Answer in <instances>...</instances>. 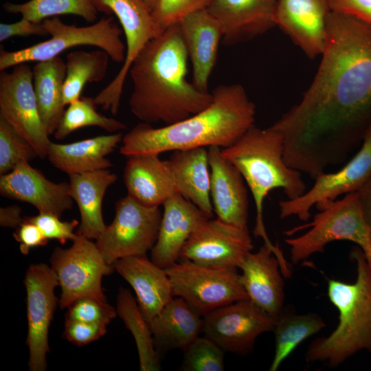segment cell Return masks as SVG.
<instances>
[{"mask_svg": "<svg viewBox=\"0 0 371 371\" xmlns=\"http://www.w3.org/2000/svg\"><path fill=\"white\" fill-rule=\"evenodd\" d=\"M157 154H139L127 157L123 181L127 195L149 207H159L178 193L177 181L170 161Z\"/></svg>", "mask_w": 371, "mask_h": 371, "instance_id": "44dd1931", "label": "cell"}, {"mask_svg": "<svg viewBox=\"0 0 371 371\" xmlns=\"http://www.w3.org/2000/svg\"><path fill=\"white\" fill-rule=\"evenodd\" d=\"M164 212L151 260L167 269L179 260L181 251L196 229L209 218L194 204L175 194L162 205Z\"/></svg>", "mask_w": 371, "mask_h": 371, "instance_id": "ffe728a7", "label": "cell"}, {"mask_svg": "<svg viewBox=\"0 0 371 371\" xmlns=\"http://www.w3.org/2000/svg\"><path fill=\"white\" fill-rule=\"evenodd\" d=\"M366 258L368 259V262L371 265V243H370V245L369 246L368 251V254L366 255Z\"/></svg>", "mask_w": 371, "mask_h": 371, "instance_id": "c3c4849f", "label": "cell"}, {"mask_svg": "<svg viewBox=\"0 0 371 371\" xmlns=\"http://www.w3.org/2000/svg\"><path fill=\"white\" fill-rule=\"evenodd\" d=\"M370 124L371 26L331 11L311 86L271 127L283 138L286 164L315 179L361 147Z\"/></svg>", "mask_w": 371, "mask_h": 371, "instance_id": "6da1fadb", "label": "cell"}, {"mask_svg": "<svg viewBox=\"0 0 371 371\" xmlns=\"http://www.w3.org/2000/svg\"><path fill=\"white\" fill-rule=\"evenodd\" d=\"M212 0H157L151 11L159 34L195 12L207 9Z\"/></svg>", "mask_w": 371, "mask_h": 371, "instance_id": "74e56055", "label": "cell"}, {"mask_svg": "<svg viewBox=\"0 0 371 371\" xmlns=\"http://www.w3.org/2000/svg\"><path fill=\"white\" fill-rule=\"evenodd\" d=\"M13 236L19 243L20 251L24 255L27 254L30 249L45 246L49 241L35 224L26 221L25 218L24 221L16 228Z\"/></svg>", "mask_w": 371, "mask_h": 371, "instance_id": "7bdbcfd3", "label": "cell"}, {"mask_svg": "<svg viewBox=\"0 0 371 371\" xmlns=\"http://www.w3.org/2000/svg\"><path fill=\"white\" fill-rule=\"evenodd\" d=\"M144 1L152 11L153 8H154L156 3L157 0H144Z\"/></svg>", "mask_w": 371, "mask_h": 371, "instance_id": "7dc6e473", "label": "cell"}, {"mask_svg": "<svg viewBox=\"0 0 371 371\" xmlns=\"http://www.w3.org/2000/svg\"><path fill=\"white\" fill-rule=\"evenodd\" d=\"M38 157L33 146L5 120L0 117V175L12 170L23 161Z\"/></svg>", "mask_w": 371, "mask_h": 371, "instance_id": "d590c367", "label": "cell"}, {"mask_svg": "<svg viewBox=\"0 0 371 371\" xmlns=\"http://www.w3.org/2000/svg\"><path fill=\"white\" fill-rule=\"evenodd\" d=\"M43 23L51 38L16 51L8 52L1 47V71L21 63L47 60L80 45L97 47L106 52L113 61H124L126 45L121 38L122 30L111 16L83 27L66 24L57 16L46 19Z\"/></svg>", "mask_w": 371, "mask_h": 371, "instance_id": "52a82bcc", "label": "cell"}, {"mask_svg": "<svg viewBox=\"0 0 371 371\" xmlns=\"http://www.w3.org/2000/svg\"><path fill=\"white\" fill-rule=\"evenodd\" d=\"M98 12L113 14L122 26L126 41L123 65L112 81L94 98L97 106L118 113L124 82L130 67L147 43L158 36L151 10L144 0H93Z\"/></svg>", "mask_w": 371, "mask_h": 371, "instance_id": "8fae6325", "label": "cell"}, {"mask_svg": "<svg viewBox=\"0 0 371 371\" xmlns=\"http://www.w3.org/2000/svg\"><path fill=\"white\" fill-rule=\"evenodd\" d=\"M3 7L8 13L20 14L35 23L62 14L77 15L91 23L98 13L93 0H29L22 3L5 2Z\"/></svg>", "mask_w": 371, "mask_h": 371, "instance_id": "836d02e7", "label": "cell"}, {"mask_svg": "<svg viewBox=\"0 0 371 371\" xmlns=\"http://www.w3.org/2000/svg\"><path fill=\"white\" fill-rule=\"evenodd\" d=\"M188 50L179 23L149 41L133 60L128 74L133 115L148 124L169 125L206 108L212 95L187 80Z\"/></svg>", "mask_w": 371, "mask_h": 371, "instance_id": "7a4b0ae2", "label": "cell"}, {"mask_svg": "<svg viewBox=\"0 0 371 371\" xmlns=\"http://www.w3.org/2000/svg\"><path fill=\"white\" fill-rule=\"evenodd\" d=\"M21 209L16 205L0 208V225L5 227L17 228L23 222Z\"/></svg>", "mask_w": 371, "mask_h": 371, "instance_id": "f6af8a7d", "label": "cell"}, {"mask_svg": "<svg viewBox=\"0 0 371 371\" xmlns=\"http://www.w3.org/2000/svg\"><path fill=\"white\" fill-rule=\"evenodd\" d=\"M0 117L5 120L47 158L51 140L41 121L33 85V69L27 63L0 74Z\"/></svg>", "mask_w": 371, "mask_h": 371, "instance_id": "7c38bea8", "label": "cell"}, {"mask_svg": "<svg viewBox=\"0 0 371 371\" xmlns=\"http://www.w3.org/2000/svg\"><path fill=\"white\" fill-rule=\"evenodd\" d=\"M240 282L248 298L276 319L283 313L284 280L280 264L265 243L249 252L238 267Z\"/></svg>", "mask_w": 371, "mask_h": 371, "instance_id": "7402d4cb", "label": "cell"}, {"mask_svg": "<svg viewBox=\"0 0 371 371\" xmlns=\"http://www.w3.org/2000/svg\"><path fill=\"white\" fill-rule=\"evenodd\" d=\"M279 0H212L208 11L217 19L225 43L262 34L276 26Z\"/></svg>", "mask_w": 371, "mask_h": 371, "instance_id": "603a6c76", "label": "cell"}, {"mask_svg": "<svg viewBox=\"0 0 371 371\" xmlns=\"http://www.w3.org/2000/svg\"><path fill=\"white\" fill-rule=\"evenodd\" d=\"M111 223L95 240L105 261L146 255L156 243L162 214L159 207L142 205L127 195L115 203Z\"/></svg>", "mask_w": 371, "mask_h": 371, "instance_id": "9c48e42d", "label": "cell"}, {"mask_svg": "<svg viewBox=\"0 0 371 371\" xmlns=\"http://www.w3.org/2000/svg\"><path fill=\"white\" fill-rule=\"evenodd\" d=\"M182 370L223 371L225 352L205 336H199L185 350Z\"/></svg>", "mask_w": 371, "mask_h": 371, "instance_id": "8d00e7d4", "label": "cell"}, {"mask_svg": "<svg viewBox=\"0 0 371 371\" xmlns=\"http://www.w3.org/2000/svg\"><path fill=\"white\" fill-rule=\"evenodd\" d=\"M24 284L27 293L28 366L31 371H44L47 367V354L49 351V327L59 302L54 289L59 283L53 269L39 263L29 267Z\"/></svg>", "mask_w": 371, "mask_h": 371, "instance_id": "9a60e30c", "label": "cell"}, {"mask_svg": "<svg viewBox=\"0 0 371 371\" xmlns=\"http://www.w3.org/2000/svg\"><path fill=\"white\" fill-rule=\"evenodd\" d=\"M49 34L43 23H35L25 18L12 23H0V41L11 37L30 36H45Z\"/></svg>", "mask_w": 371, "mask_h": 371, "instance_id": "b9f144b4", "label": "cell"}, {"mask_svg": "<svg viewBox=\"0 0 371 371\" xmlns=\"http://www.w3.org/2000/svg\"><path fill=\"white\" fill-rule=\"evenodd\" d=\"M192 65V83L208 91V81L217 59L223 30L217 19L203 9L178 23Z\"/></svg>", "mask_w": 371, "mask_h": 371, "instance_id": "d4e9b609", "label": "cell"}, {"mask_svg": "<svg viewBox=\"0 0 371 371\" xmlns=\"http://www.w3.org/2000/svg\"><path fill=\"white\" fill-rule=\"evenodd\" d=\"M0 194L3 197L30 203L38 212L59 217L72 208L74 201L69 183L50 181L27 161H23L10 172L0 175Z\"/></svg>", "mask_w": 371, "mask_h": 371, "instance_id": "e0dca14e", "label": "cell"}, {"mask_svg": "<svg viewBox=\"0 0 371 371\" xmlns=\"http://www.w3.org/2000/svg\"><path fill=\"white\" fill-rule=\"evenodd\" d=\"M332 12L352 16L371 26V0H327Z\"/></svg>", "mask_w": 371, "mask_h": 371, "instance_id": "ee69618b", "label": "cell"}, {"mask_svg": "<svg viewBox=\"0 0 371 371\" xmlns=\"http://www.w3.org/2000/svg\"><path fill=\"white\" fill-rule=\"evenodd\" d=\"M324 319L314 313L302 315L282 313L276 318L273 330L275 352L269 371H276L302 342L326 326Z\"/></svg>", "mask_w": 371, "mask_h": 371, "instance_id": "4dcf8cb0", "label": "cell"}, {"mask_svg": "<svg viewBox=\"0 0 371 371\" xmlns=\"http://www.w3.org/2000/svg\"><path fill=\"white\" fill-rule=\"evenodd\" d=\"M51 267L58 278L61 294L60 308H67L76 300L93 297L104 301L102 280L114 268L104 259L95 243L78 234L67 249L56 247L50 257Z\"/></svg>", "mask_w": 371, "mask_h": 371, "instance_id": "30bf717a", "label": "cell"}, {"mask_svg": "<svg viewBox=\"0 0 371 371\" xmlns=\"http://www.w3.org/2000/svg\"><path fill=\"white\" fill-rule=\"evenodd\" d=\"M210 168V197L217 218L248 229V193L238 170L221 153V148H207Z\"/></svg>", "mask_w": 371, "mask_h": 371, "instance_id": "d6986e66", "label": "cell"}, {"mask_svg": "<svg viewBox=\"0 0 371 371\" xmlns=\"http://www.w3.org/2000/svg\"><path fill=\"white\" fill-rule=\"evenodd\" d=\"M106 332V325L65 319L64 335L77 346H84L98 339Z\"/></svg>", "mask_w": 371, "mask_h": 371, "instance_id": "60d3db41", "label": "cell"}, {"mask_svg": "<svg viewBox=\"0 0 371 371\" xmlns=\"http://www.w3.org/2000/svg\"><path fill=\"white\" fill-rule=\"evenodd\" d=\"M166 271L174 297L183 298L202 315L248 298L238 268L212 267L179 260Z\"/></svg>", "mask_w": 371, "mask_h": 371, "instance_id": "ba28073f", "label": "cell"}, {"mask_svg": "<svg viewBox=\"0 0 371 371\" xmlns=\"http://www.w3.org/2000/svg\"><path fill=\"white\" fill-rule=\"evenodd\" d=\"M350 256L357 266L355 282L328 280V296L338 310V324L330 335L311 342L305 355L307 362L325 361L335 368L361 350L371 353V265L359 247Z\"/></svg>", "mask_w": 371, "mask_h": 371, "instance_id": "5b68a950", "label": "cell"}, {"mask_svg": "<svg viewBox=\"0 0 371 371\" xmlns=\"http://www.w3.org/2000/svg\"><path fill=\"white\" fill-rule=\"evenodd\" d=\"M371 178V124L355 155L339 170L323 172L313 186L300 196L279 202L280 217L297 216L303 221L311 217V209L336 200L339 196L358 191Z\"/></svg>", "mask_w": 371, "mask_h": 371, "instance_id": "5bb4252c", "label": "cell"}, {"mask_svg": "<svg viewBox=\"0 0 371 371\" xmlns=\"http://www.w3.org/2000/svg\"><path fill=\"white\" fill-rule=\"evenodd\" d=\"M253 248L248 229L234 226L218 218H208L186 241L179 260L207 267L238 269Z\"/></svg>", "mask_w": 371, "mask_h": 371, "instance_id": "2e32d148", "label": "cell"}, {"mask_svg": "<svg viewBox=\"0 0 371 371\" xmlns=\"http://www.w3.org/2000/svg\"><path fill=\"white\" fill-rule=\"evenodd\" d=\"M203 315L180 297H174L149 324L158 353L185 350L203 332Z\"/></svg>", "mask_w": 371, "mask_h": 371, "instance_id": "83f0119b", "label": "cell"}, {"mask_svg": "<svg viewBox=\"0 0 371 371\" xmlns=\"http://www.w3.org/2000/svg\"><path fill=\"white\" fill-rule=\"evenodd\" d=\"M33 85L41 121L51 135L58 128L65 111L63 86L66 64L58 56L36 62L33 67Z\"/></svg>", "mask_w": 371, "mask_h": 371, "instance_id": "f546056e", "label": "cell"}, {"mask_svg": "<svg viewBox=\"0 0 371 371\" xmlns=\"http://www.w3.org/2000/svg\"><path fill=\"white\" fill-rule=\"evenodd\" d=\"M113 266L133 289L139 308L148 324L174 297L166 269L146 255L122 258Z\"/></svg>", "mask_w": 371, "mask_h": 371, "instance_id": "cb8c5ba5", "label": "cell"}, {"mask_svg": "<svg viewBox=\"0 0 371 371\" xmlns=\"http://www.w3.org/2000/svg\"><path fill=\"white\" fill-rule=\"evenodd\" d=\"M122 137L121 133H116L69 144L52 142L47 158L54 168L68 175L108 169L112 163L106 157L122 142Z\"/></svg>", "mask_w": 371, "mask_h": 371, "instance_id": "484cf974", "label": "cell"}, {"mask_svg": "<svg viewBox=\"0 0 371 371\" xmlns=\"http://www.w3.org/2000/svg\"><path fill=\"white\" fill-rule=\"evenodd\" d=\"M110 56L103 49L70 52L66 56V76L63 86L65 105L77 100L87 82L102 80L108 70Z\"/></svg>", "mask_w": 371, "mask_h": 371, "instance_id": "1f68e13d", "label": "cell"}, {"mask_svg": "<svg viewBox=\"0 0 371 371\" xmlns=\"http://www.w3.org/2000/svg\"><path fill=\"white\" fill-rule=\"evenodd\" d=\"M117 314L116 309L106 301L82 297L68 306L65 319L107 326Z\"/></svg>", "mask_w": 371, "mask_h": 371, "instance_id": "f35d334b", "label": "cell"}, {"mask_svg": "<svg viewBox=\"0 0 371 371\" xmlns=\"http://www.w3.org/2000/svg\"><path fill=\"white\" fill-rule=\"evenodd\" d=\"M70 194L80 214L77 234L96 240L106 225L102 216V202L107 189L117 180L108 169L68 175Z\"/></svg>", "mask_w": 371, "mask_h": 371, "instance_id": "4316f807", "label": "cell"}, {"mask_svg": "<svg viewBox=\"0 0 371 371\" xmlns=\"http://www.w3.org/2000/svg\"><path fill=\"white\" fill-rule=\"evenodd\" d=\"M204 109L176 123L155 128L141 122L126 133L120 154L159 155L204 147L225 148L254 125L256 106L240 84L222 85Z\"/></svg>", "mask_w": 371, "mask_h": 371, "instance_id": "3957f363", "label": "cell"}, {"mask_svg": "<svg viewBox=\"0 0 371 371\" xmlns=\"http://www.w3.org/2000/svg\"><path fill=\"white\" fill-rule=\"evenodd\" d=\"M94 98L80 97L68 104L54 133L56 139H63L76 130L86 126H98L109 133L126 128L122 122L106 117L96 110Z\"/></svg>", "mask_w": 371, "mask_h": 371, "instance_id": "e575fe53", "label": "cell"}, {"mask_svg": "<svg viewBox=\"0 0 371 371\" xmlns=\"http://www.w3.org/2000/svg\"><path fill=\"white\" fill-rule=\"evenodd\" d=\"M330 12L327 0H279L276 24L314 58L326 48Z\"/></svg>", "mask_w": 371, "mask_h": 371, "instance_id": "ac0fdd59", "label": "cell"}, {"mask_svg": "<svg viewBox=\"0 0 371 371\" xmlns=\"http://www.w3.org/2000/svg\"><path fill=\"white\" fill-rule=\"evenodd\" d=\"M116 311L135 339L140 370H159L161 368L159 355L154 344L150 326L144 317L137 301L128 290L122 287L120 289Z\"/></svg>", "mask_w": 371, "mask_h": 371, "instance_id": "d6a6232c", "label": "cell"}, {"mask_svg": "<svg viewBox=\"0 0 371 371\" xmlns=\"http://www.w3.org/2000/svg\"><path fill=\"white\" fill-rule=\"evenodd\" d=\"M357 192L365 219L371 230V178Z\"/></svg>", "mask_w": 371, "mask_h": 371, "instance_id": "bcb514c9", "label": "cell"}, {"mask_svg": "<svg viewBox=\"0 0 371 371\" xmlns=\"http://www.w3.org/2000/svg\"><path fill=\"white\" fill-rule=\"evenodd\" d=\"M319 212L308 224L297 227L285 234L291 236L304 228V234L284 240L290 247L293 265H297L310 256L323 253L330 243L348 240L358 245L366 255L371 243V230L359 202L357 192L346 194L342 199L316 205Z\"/></svg>", "mask_w": 371, "mask_h": 371, "instance_id": "8992f818", "label": "cell"}, {"mask_svg": "<svg viewBox=\"0 0 371 371\" xmlns=\"http://www.w3.org/2000/svg\"><path fill=\"white\" fill-rule=\"evenodd\" d=\"M29 222L35 224L48 240L56 239L62 245L68 240H75L78 234L74 232L75 228L79 225L77 220L63 221L57 215L38 212L36 216L25 217Z\"/></svg>", "mask_w": 371, "mask_h": 371, "instance_id": "ab89813d", "label": "cell"}, {"mask_svg": "<svg viewBox=\"0 0 371 371\" xmlns=\"http://www.w3.org/2000/svg\"><path fill=\"white\" fill-rule=\"evenodd\" d=\"M175 170L178 193L209 218L214 208L210 197V168L207 148L174 151L169 159Z\"/></svg>", "mask_w": 371, "mask_h": 371, "instance_id": "f1b7e54d", "label": "cell"}, {"mask_svg": "<svg viewBox=\"0 0 371 371\" xmlns=\"http://www.w3.org/2000/svg\"><path fill=\"white\" fill-rule=\"evenodd\" d=\"M223 156L240 172L250 190L256 207L254 234L263 239L274 255L283 254L267 235L263 219V204L273 190L281 188L287 199H293L306 191L301 172L289 167L284 159V143L280 133L272 128L254 125L232 146L221 149Z\"/></svg>", "mask_w": 371, "mask_h": 371, "instance_id": "277c9868", "label": "cell"}, {"mask_svg": "<svg viewBox=\"0 0 371 371\" xmlns=\"http://www.w3.org/2000/svg\"><path fill=\"white\" fill-rule=\"evenodd\" d=\"M203 332L224 352L245 355L261 334L273 331L276 319L251 301L240 300L203 315Z\"/></svg>", "mask_w": 371, "mask_h": 371, "instance_id": "4fadbf2b", "label": "cell"}]
</instances>
